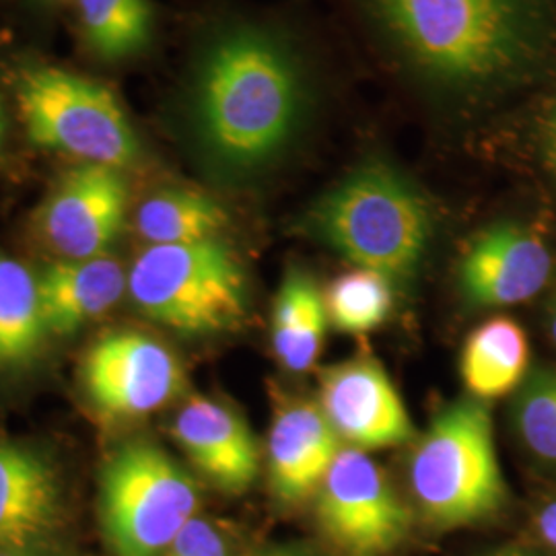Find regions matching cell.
<instances>
[{"label": "cell", "instance_id": "cell-1", "mask_svg": "<svg viewBox=\"0 0 556 556\" xmlns=\"http://www.w3.org/2000/svg\"><path fill=\"white\" fill-rule=\"evenodd\" d=\"M319 105L321 71L298 27L273 17H227L194 43L178 118L213 169L250 178L298 149Z\"/></svg>", "mask_w": 556, "mask_h": 556}, {"label": "cell", "instance_id": "cell-2", "mask_svg": "<svg viewBox=\"0 0 556 556\" xmlns=\"http://www.w3.org/2000/svg\"><path fill=\"white\" fill-rule=\"evenodd\" d=\"M415 100L466 124L544 56V0H334Z\"/></svg>", "mask_w": 556, "mask_h": 556}, {"label": "cell", "instance_id": "cell-3", "mask_svg": "<svg viewBox=\"0 0 556 556\" xmlns=\"http://www.w3.org/2000/svg\"><path fill=\"white\" fill-rule=\"evenodd\" d=\"M301 229L357 268L394 282L417 275L431 252L438 217L397 165L367 157L312 202Z\"/></svg>", "mask_w": 556, "mask_h": 556}, {"label": "cell", "instance_id": "cell-4", "mask_svg": "<svg viewBox=\"0 0 556 556\" xmlns=\"http://www.w3.org/2000/svg\"><path fill=\"white\" fill-rule=\"evenodd\" d=\"M408 478L420 514L441 530L501 514L509 493L489 408L477 397L447 404L418 439Z\"/></svg>", "mask_w": 556, "mask_h": 556}, {"label": "cell", "instance_id": "cell-5", "mask_svg": "<svg viewBox=\"0 0 556 556\" xmlns=\"http://www.w3.org/2000/svg\"><path fill=\"white\" fill-rule=\"evenodd\" d=\"M128 291L140 312L188 337L233 332L248 319V280L225 239L149 245L135 260Z\"/></svg>", "mask_w": 556, "mask_h": 556}, {"label": "cell", "instance_id": "cell-6", "mask_svg": "<svg viewBox=\"0 0 556 556\" xmlns=\"http://www.w3.org/2000/svg\"><path fill=\"white\" fill-rule=\"evenodd\" d=\"M13 85L21 122L36 147L116 169L140 160L139 135L108 87L38 62L21 66Z\"/></svg>", "mask_w": 556, "mask_h": 556}, {"label": "cell", "instance_id": "cell-7", "mask_svg": "<svg viewBox=\"0 0 556 556\" xmlns=\"http://www.w3.org/2000/svg\"><path fill=\"white\" fill-rule=\"evenodd\" d=\"M199 489L160 445L130 441L101 475L103 534L116 556H163L197 517Z\"/></svg>", "mask_w": 556, "mask_h": 556}, {"label": "cell", "instance_id": "cell-8", "mask_svg": "<svg viewBox=\"0 0 556 556\" xmlns=\"http://www.w3.org/2000/svg\"><path fill=\"white\" fill-rule=\"evenodd\" d=\"M316 495L319 528L342 556L390 555L408 536L410 511L367 452L342 447Z\"/></svg>", "mask_w": 556, "mask_h": 556}, {"label": "cell", "instance_id": "cell-9", "mask_svg": "<svg viewBox=\"0 0 556 556\" xmlns=\"http://www.w3.org/2000/svg\"><path fill=\"white\" fill-rule=\"evenodd\" d=\"M89 402L108 417L137 418L165 406L184 386L176 355L155 338L112 332L96 340L80 363Z\"/></svg>", "mask_w": 556, "mask_h": 556}, {"label": "cell", "instance_id": "cell-10", "mask_svg": "<svg viewBox=\"0 0 556 556\" xmlns=\"http://www.w3.org/2000/svg\"><path fill=\"white\" fill-rule=\"evenodd\" d=\"M128 188L122 169L80 163L43 200L36 225L62 260L103 256L126 219Z\"/></svg>", "mask_w": 556, "mask_h": 556}, {"label": "cell", "instance_id": "cell-11", "mask_svg": "<svg viewBox=\"0 0 556 556\" xmlns=\"http://www.w3.org/2000/svg\"><path fill=\"white\" fill-rule=\"evenodd\" d=\"M319 408L342 443L361 452L408 443L415 425L378 361L349 358L319 376Z\"/></svg>", "mask_w": 556, "mask_h": 556}, {"label": "cell", "instance_id": "cell-12", "mask_svg": "<svg viewBox=\"0 0 556 556\" xmlns=\"http://www.w3.org/2000/svg\"><path fill=\"white\" fill-rule=\"evenodd\" d=\"M551 273L548 245L532 229L505 220L470 239L457 264V282L478 307H509L536 298Z\"/></svg>", "mask_w": 556, "mask_h": 556}, {"label": "cell", "instance_id": "cell-13", "mask_svg": "<svg viewBox=\"0 0 556 556\" xmlns=\"http://www.w3.org/2000/svg\"><path fill=\"white\" fill-rule=\"evenodd\" d=\"M62 526V489L40 452L0 439V553L41 551Z\"/></svg>", "mask_w": 556, "mask_h": 556}, {"label": "cell", "instance_id": "cell-14", "mask_svg": "<svg viewBox=\"0 0 556 556\" xmlns=\"http://www.w3.org/2000/svg\"><path fill=\"white\" fill-rule=\"evenodd\" d=\"M342 450L330 420L314 402L280 408L268 438L270 486L278 501L293 505L318 493Z\"/></svg>", "mask_w": 556, "mask_h": 556}, {"label": "cell", "instance_id": "cell-15", "mask_svg": "<svg viewBox=\"0 0 556 556\" xmlns=\"http://www.w3.org/2000/svg\"><path fill=\"white\" fill-rule=\"evenodd\" d=\"M174 438L225 493H243L258 477L256 439L245 420L208 397L190 400L174 420Z\"/></svg>", "mask_w": 556, "mask_h": 556}, {"label": "cell", "instance_id": "cell-16", "mask_svg": "<svg viewBox=\"0 0 556 556\" xmlns=\"http://www.w3.org/2000/svg\"><path fill=\"white\" fill-rule=\"evenodd\" d=\"M128 278L118 260H56L38 277L46 334L71 337L118 303Z\"/></svg>", "mask_w": 556, "mask_h": 556}, {"label": "cell", "instance_id": "cell-17", "mask_svg": "<svg viewBox=\"0 0 556 556\" xmlns=\"http://www.w3.org/2000/svg\"><path fill=\"white\" fill-rule=\"evenodd\" d=\"M530 367L526 330L511 318L482 321L468 337L459 371L477 400H495L514 392Z\"/></svg>", "mask_w": 556, "mask_h": 556}, {"label": "cell", "instance_id": "cell-18", "mask_svg": "<svg viewBox=\"0 0 556 556\" xmlns=\"http://www.w3.org/2000/svg\"><path fill=\"white\" fill-rule=\"evenodd\" d=\"M326 301L316 280L291 268L278 289L273 312V346L278 361L295 374L314 367L328 324Z\"/></svg>", "mask_w": 556, "mask_h": 556}, {"label": "cell", "instance_id": "cell-19", "mask_svg": "<svg viewBox=\"0 0 556 556\" xmlns=\"http://www.w3.org/2000/svg\"><path fill=\"white\" fill-rule=\"evenodd\" d=\"M229 213L219 200L190 188L161 190L144 200L135 227L149 245H186L219 239Z\"/></svg>", "mask_w": 556, "mask_h": 556}, {"label": "cell", "instance_id": "cell-20", "mask_svg": "<svg viewBox=\"0 0 556 556\" xmlns=\"http://www.w3.org/2000/svg\"><path fill=\"white\" fill-rule=\"evenodd\" d=\"M75 4L83 43L98 59H132L153 40L151 0H75Z\"/></svg>", "mask_w": 556, "mask_h": 556}, {"label": "cell", "instance_id": "cell-21", "mask_svg": "<svg viewBox=\"0 0 556 556\" xmlns=\"http://www.w3.org/2000/svg\"><path fill=\"white\" fill-rule=\"evenodd\" d=\"M43 337L38 277L0 252V369L29 363Z\"/></svg>", "mask_w": 556, "mask_h": 556}, {"label": "cell", "instance_id": "cell-22", "mask_svg": "<svg viewBox=\"0 0 556 556\" xmlns=\"http://www.w3.org/2000/svg\"><path fill=\"white\" fill-rule=\"evenodd\" d=\"M328 319L344 334H367L392 312V280L376 270L355 268L338 277L324 295Z\"/></svg>", "mask_w": 556, "mask_h": 556}, {"label": "cell", "instance_id": "cell-23", "mask_svg": "<svg viewBox=\"0 0 556 556\" xmlns=\"http://www.w3.org/2000/svg\"><path fill=\"white\" fill-rule=\"evenodd\" d=\"M517 433L542 462L556 464V374L528 383L516 404Z\"/></svg>", "mask_w": 556, "mask_h": 556}, {"label": "cell", "instance_id": "cell-24", "mask_svg": "<svg viewBox=\"0 0 556 556\" xmlns=\"http://www.w3.org/2000/svg\"><path fill=\"white\" fill-rule=\"evenodd\" d=\"M163 556H229V548L213 523L194 517Z\"/></svg>", "mask_w": 556, "mask_h": 556}, {"label": "cell", "instance_id": "cell-25", "mask_svg": "<svg viewBox=\"0 0 556 556\" xmlns=\"http://www.w3.org/2000/svg\"><path fill=\"white\" fill-rule=\"evenodd\" d=\"M536 532L540 540L556 551V498L548 501L536 516Z\"/></svg>", "mask_w": 556, "mask_h": 556}, {"label": "cell", "instance_id": "cell-26", "mask_svg": "<svg viewBox=\"0 0 556 556\" xmlns=\"http://www.w3.org/2000/svg\"><path fill=\"white\" fill-rule=\"evenodd\" d=\"M546 151H548V161L556 172V108L546 126Z\"/></svg>", "mask_w": 556, "mask_h": 556}, {"label": "cell", "instance_id": "cell-27", "mask_svg": "<svg viewBox=\"0 0 556 556\" xmlns=\"http://www.w3.org/2000/svg\"><path fill=\"white\" fill-rule=\"evenodd\" d=\"M484 556H534L532 553H528V551H521V548H501V551H495V553H489V555Z\"/></svg>", "mask_w": 556, "mask_h": 556}, {"label": "cell", "instance_id": "cell-28", "mask_svg": "<svg viewBox=\"0 0 556 556\" xmlns=\"http://www.w3.org/2000/svg\"><path fill=\"white\" fill-rule=\"evenodd\" d=\"M551 337H553L556 344V301L555 305H553V309H551Z\"/></svg>", "mask_w": 556, "mask_h": 556}, {"label": "cell", "instance_id": "cell-29", "mask_svg": "<svg viewBox=\"0 0 556 556\" xmlns=\"http://www.w3.org/2000/svg\"><path fill=\"white\" fill-rule=\"evenodd\" d=\"M0 556H46L41 551H29V553H0Z\"/></svg>", "mask_w": 556, "mask_h": 556}, {"label": "cell", "instance_id": "cell-30", "mask_svg": "<svg viewBox=\"0 0 556 556\" xmlns=\"http://www.w3.org/2000/svg\"><path fill=\"white\" fill-rule=\"evenodd\" d=\"M4 130H7V124H4V112L0 105V149H2V140H4Z\"/></svg>", "mask_w": 556, "mask_h": 556}, {"label": "cell", "instance_id": "cell-31", "mask_svg": "<svg viewBox=\"0 0 556 556\" xmlns=\"http://www.w3.org/2000/svg\"><path fill=\"white\" fill-rule=\"evenodd\" d=\"M50 4H64V2H75V0H46Z\"/></svg>", "mask_w": 556, "mask_h": 556}, {"label": "cell", "instance_id": "cell-32", "mask_svg": "<svg viewBox=\"0 0 556 556\" xmlns=\"http://www.w3.org/2000/svg\"><path fill=\"white\" fill-rule=\"evenodd\" d=\"M277 556H291V555H277Z\"/></svg>", "mask_w": 556, "mask_h": 556}]
</instances>
